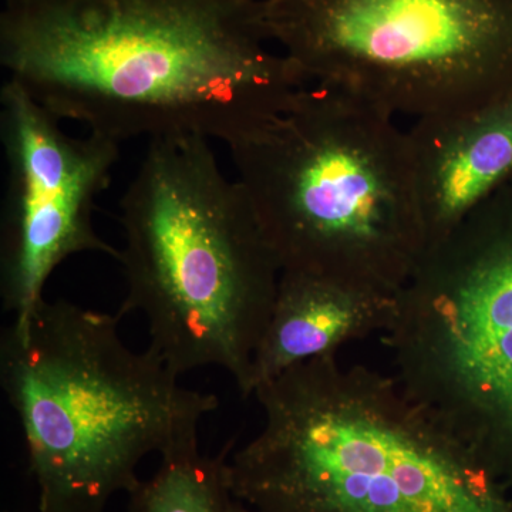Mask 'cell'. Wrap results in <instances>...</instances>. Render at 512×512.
I'll return each mask as SVG.
<instances>
[{
	"label": "cell",
	"instance_id": "cell-7",
	"mask_svg": "<svg viewBox=\"0 0 512 512\" xmlns=\"http://www.w3.org/2000/svg\"><path fill=\"white\" fill-rule=\"evenodd\" d=\"M269 42L309 83L414 120L512 92V0H261Z\"/></svg>",
	"mask_w": 512,
	"mask_h": 512
},
{
	"label": "cell",
	"instance_id": "cell-3",
	"mask_svg": "<svg viewBox=\"0 0 512 512\" xmlns=\"http://www.w3.org/2000/svg\"><path fill=\"white\" fill-rule=\"evenodd\" d=\"M227 148L282 272L402 291L427 241L393 114L311 83Z\"/></svg>",
	"mask_w": 512,
	"mask_h": 512
},
{
	"label": "cell",
	"instance_id": "cell-4",
	"mask_svg": "<svg viewBox=\"0 0 512 512\" xmlns=\"http://www.w3.org/2000/svg\"><path fill=\"white\" fill-rule=\"evenodd\" d=\"M119 315L43 299L0 338V384L18 416L40 512H106L141 483L150 454L200 446L220 406L187 389L157 353L134 352Z\"/></svg>",
	"mask_w": 512,
	"mask_h": 512
},
{
	"label": "cell",
	"instance_id": "cell-9",
	"mask_svg": "<svg viewBox=\"0 0 512 512\" xmlns=\"http://www.w3.org/2000/svg\"><path fill=\"white\" fill-rule=\"evenodd\" d=\"M407 140L429 248L512 184V92L476 109L414 120Z\"/></svg>",
	"mask_w": 512,
	"mask_h": 512
},
{
	"label": "cell",
	"instance_id": "cell-5",
	"mask_svg": "<svg viewBox=\"0 0 512 512\" xmlns=\"http://www.w3.org/2000/svg\"><path fill=\"white\" fill-rule=\"evenodd\" d=\"M127 293L150 345L178 376L220 367L242 397L282 269L247 191L222 173L210 140H150L120 202Z\"/></svg>",
	"mask_w": 512,
	"mask_h": 512
},
{
	"label": "cell",
	"instance_id": "cell-8",
	"mask_svg": "<svg viewBox=\"0 0 512 512\" xmlns=\"http://www.w3.org/2000/svg\"><path fill=\"white\" fill-rule=\"evenodd\" d=\"M59 119L9 80L0 92V138L8 164L0 227V296L12 325L25 326L45 299L57 266L120 249L97 234V198L110 185L119 141L72 137Z\"/></svg>",
	"mask_w": 512,
	"mask_h": 512
},
{
	"label": "cell",
	"instance_id": "cell-10",
	"mask_svg": "<svg viewBox=\"0 0 512 512\" xmlns=\"http://www.w3.org/2000/svg\"><path fill=\"white\" fill-rule=\"evenodd\" d=\"M396 295L330 276L282 272L271 318L254 353L251 396L293 366L338 355L342 346L389 329Z\"/></svg>",
	"mask_w": 512,
	"mask_h": 512
},
{
	"label": "cell",
	"instance_id": "cell-12",
	"mask_svg": "<svg viewBox=\"0 0 512 512\" xmlns=\"http://www.w3.org/2000/svg\"><path fill=\"white\" fill-rule=\"evenodd\" d=\"M231 512H252L249 508L245 507L244 504L239 503L238 500H232Z\"/></svg>",
	"mask_w": 512,
	"mask_h": 512
},
{
	"label": "cell",
	"instance_id": "cell-6",
	"mask_svg": "<svg viewBox=\"0 0 512 512\" xmlns=\"http://www.w3.org/2000/svg\"><path fill=\"white\" fill-rule=\"evenodd\" d=\"M386 336L407 396L512 493V184L426 249Z\"/></svg>",
	"mask_w": 512,
	"mask_h": 512
},
{
	"label": "cell",
	"instance_id": "cell-1",
	"mask_svg": "<svg viewBox=\"0 0 512 512\" xmlns=\"http://www.w3.org/2000/svg\"><path fill=\"white\" fill-rule=\"evenodd\" d=\"M261 0H2L0 63L59 119L123 143L225 144L311 84L268 49Z\"/></svg>",
	"mask_w": 512,
	"mask_h": 512
},
{
	"label": "cell",
	"instance_id": "cell-2",
	"mask_svg": "<svg viewBox=\"0 0 512 512\" xmlns=\"http://www.w3.org/2000/svg\"><path fill=\"white\" fill-rule=\"evenodd\" d=\"M254 396L261 430L225 461L252 512H512L511 491L394 376L330 355Z\"/></svg>",
	"mask_w": 512,
	"mask_h": 512
},
{
	"label": "cell",
	"instance_id": "cell-11",
	"mask_svg": "<svg viewBox=\"0 0 512 512\" xmlns=\"http://www.w3.org/2000/svg\"><path fill=\"white\" fill-rule=\"evenodd\" d=\"M232 441L218 456H202L200 446L161 457L150 480L128 494L127 512H231L225 461Z\"/></svg>",
	"mask_w": 512,
	"mask_h": 512
}]
</instances>
